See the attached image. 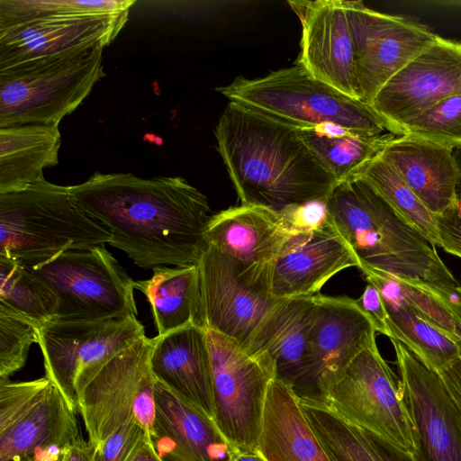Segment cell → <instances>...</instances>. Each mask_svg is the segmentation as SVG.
<instances>
[{
  "instance_id": "e0dca14e",
  "label": "cell",
  "mask_w": 461,
  "mask_h": 461,
  "mask_svg": "<svg viewBox=\"0 0 461 461\" xmlns=\"http://www.w3.org/2000/svg\"><path fill=\"white\" fill-rule=\"evenodd\" d=\"M302 24L296 64L314 78L359 100L347 1H288Z\"/></svg>"
},
{
  "instance_id": "4dcf8cb0",
  "label": "cell",
  "mask_w": 461,
  "mask_h": 461,
  "mask_svg": "<svg viewBox=\"0 0 461 461\" xmlns=\"http://www.w3.org/2000/svg\"><path fill=\"white\" fill-rule=\"evenodd\" d=\"M356 176L363 178L407 224L440 247L436 216L419 200L397 170L380 155Z\"/></svg>"
},
{
  "instance_id": "f1b7e54d",
  "label": "cell",
  "mask_w": 461,
  "mask_h": 461,
  "mask_svg": "<svg viewBox=\"0 0 461 461\" xmlns=\"http://www.w3.org/2000/svg\"><path fill=\"white\" fill-rule=\"evenodd\" d=\"M368 284L384 299L404 304L416 316L461 345V294L456 289L430 287L402 280L381 270L361 267Z\"/></svg>"
},
{
  "instance_id": "60d3db41",
  "label": "cell",
  "mask_w": 461,
  "mask_h": 461,
  "mask_svg": "<svg viewBox=\"0 0 461 461\" xmlns=\"http://www.w3.org/2000/svg\"><path fill=\"white\" fill-rule=\"evenodd\" d=\"M440 247L447 253L461 258V215L452 209L436 216Z\"/></svg>"
},
{
  "instance_id": "ac0fdd59",
  "label": "cell",
  "mask_w": 461,
  "mask_h": 461,
  "mask_svg": "<svg viewBox=\"0 0 461 461\" xmlns=\"http://www.w3.org/2000/svg\"><path fill=\"white\" fill-rule=\"evenodd\" d=\"M129 11L114 15L47 16L0 27V69L85 45H109Z\"/></svg>"
},
{
  "instance_id": "44dd1931",
  "label": "cell",
  "mask_w": 461,
  "mask_h": 461,
  "mask_svg": "<svg viewBox=\"0 0 461 461\" xmlns=\"http://www.w3.org/2000/svg\"><path fill=\"white\" fill-rule=\"evenodd\" d=\"M291 236L279 212L249 204L212 214L205 230L207 244L269 281L273 264Z\"/></svg>"
},
{
  "instance_id": "83f0119b",
  "label": "cell",
  "mask_w": 461,
  "mask_h": 461,
  "mask_svg": "<svg viewBox=\"0 0 461 461\" xmlns=\"http://www.w3.org/2000/svg\"><path fill=\"white\" fill-rule=\"evenodd\" d=\"M146 280L135 281L150 304L157 336L196 325L204 329L197 265L152 268Z\"/></svg>"
},
{
  "instance_id": "7bdbcfd3",
  "label": "cell",
  "mask_w": 461,
  "mask_h": 461,
  "mask_svg": "<svg viewBox=\"0 0 461 461\" xmlns=\"http://www.w3.org/2000/svg\"><path fill=\"white\" fill-rule=\"evenodd\" d=\"M366 433L372 441L381 461H426L419 447L412 453H406L370 433Z\"/></svg>"
},
{
  "instance_id": "277c9868",
  "label": "cell",
  "mask_w": 461,
  "mask_h": 461,
  "mask_svg": "<svg viewBox=\"0 0 461 461\" xmlns=\"http://www.w3.org/2000/svg\"><path fill=\"white\" fill-rule=\"evenodd\" d=\"M112 240L104 226L76 204L70 186L44 178L24 190L0 194V256L24 267Z\"/></svg>"
},
{
  "instance_id": "f546056e",
  "label": "cell",
  "mask_w": 461,
  "mask_h": 461,
  "mask_svg": "<svg viewBox=\"0 0 461 461\" xmlns=\"http://www.w3.org/2000/svg\"><path fill=\"white\" fill-rule=\"evenodd\" d=\"M296 131L312 153L338 182L356 176L379 156L395 136L391 132L364 134L330 123Z\"/></svg>"
},
{
  "instance_id": "5bb4252c",
  "label": "cell",
  "mask_w": 461,
  "mask_h": 461,
  "mask_svg": "<svg viewBox=\"0 0 461 461\" xmlns=\"http://www.w3.org/2000/svg\"><path fill=\"white\" fill-rule=\"evenodd\" d=\"M461 93V42L437 40L393 75L370 107L386 130L397 128L441 100Z\"/></svg>"
},
{
  "instance_id": "5b68a950",
  "label": "cell",
  "mask_w": 461,
  "mask_h": 461,
  "mask_svg": "<svg viewBox=\"0 0 461 461\" xmlns=\"http://www.w3.org/2000/svg\"><path fill=\"white\" fill-rule=\"evenodd\" d=\"M104 47L85 45L0 69V128L59 125L105 76Z\"/></svg>"
},
{
  "instance_id": "c3c4849f",
  "label": "cell",
  "mask_w": 461,
  "mask_h": 461,
  "mask_svg": "<svg viewBox=\"0 0 461 461\" xmlns=\"http://www.w3.org/2000/svg\"><path fill=\"white\" fill-rule=\"evenodd\" d=\"M440 4L450 5L457 6V7L461 8V0L443 1V2H440Z\"/></svg>"
},
{
  "instance_id": "d6a6232c",
  "label": "cell",
  "mask_w": 461,
  "mask_h": 461,
  "mask_svg": "<svg viewBox=\"0 0 461 461\" xmlns=\"http://www.w3.org/2000/svg\"><path fill=\"white\" fill-rule=\"evenodd\" d=\"M383 301L389 317L390 339L402 342L436 372L461 357L460 344L416 316L404 304L384 298Z\"/></svg>"
},
{
  "instance_id": "b9f144b4",
  "label": "cell",
  "mask_w": 461,
  "mask_h": 461,
  "mask_svg": "<svg viewBox=\"0 0 461 461\" xmlns=\"http://www.w3.org/2000/svg\"><path fill=\"white\" fill-rule=\"evenodd\" d=\"M461 419V357L437 372Z\"/></svg>"
},
{
  "instance_id": "3957f363",
  "label": "cell",
  "mask_w": 461,
  "mask_h": 461,
  "mask_svg": "<svg viewBox=\"0 0 461 461\" xmlns=\"http://www.w3.org/2000/svg\"><path fill=\"white\" fill-rule=\"evenodd\" d=\"M330 219L360 267L430 287L459 285L435 246L402 220L363 178L339 182L329 198Z\"/></svg>"
},
{
  "instance_id": "816d5d0a",
  "label": "cell",
  "mask_w": 461,
  "mask_h": 461,
  "mask_svg": "<svg viewBox=\"0 0 461 461\" xmlns=\"http://www.w3.org/2000/svg\"><path fill=\"white\" fill-rule=\"evenodd\" d=\"M31 461H35V460H31Z\"/></svg>"
},
{
  "instance_id": "f35d334b",
  "label": "cell",
  "mask_w": 461,
  "mask_h": 461,
  "mask_svg": "<svg viewBox=\"0 0 461 461\" xmlns=\"http://www.w3.org/2000/svg\"><path fill=\"white\" fill-rule=\"evenodd\" d=\"M279 214L293 235L315 231L330 221L327 201L324 200L291 205Z\"/></svg>"
},
{
  "instance_id": "681fc988",
  "label": "cell",
  "mask_w": 461,
  "mask_h": 461,
  "mask_svg": "<svg viewBox=\"0 0 461 461\" xmlns=\"http://www.w3.org/2000/svg\"><path fill=\"white\" fill-rule=\"evenodd\" d=\"M62 457H63V451H62L61 455L55 461H62Z\"/></svg>"
},
{
  "instance_id": "ba28073f",
  "label": "cell",
  "mask_w": 461,
  "mask_h": 461,
  "mask_svg": "<svg viewBox=\"0 0 461 461\" xmlns=\"http://www.w3.org/2000/svg\"><path fill=\"white\" fill-rule=\"evenodd\" d=\"M28 268L57 299L50 321L137 317L135 281L104 245L65 251Z\"/></svg>"
},
{
  "instance_id": "603a6c76",
  "label": "cell",
  "mask_w": 461,
  "mask_h": 461,
  "mask_svg": "<svg viewBox=\"0 0 461 461\" xmlns=\"http://www.w3.org/2000/svg\"><path fill=\"white\" fill-rule=\"evenodd\" d=\"M151 371L158 382L213 420L206 330L189 325L153 338Z\"/></svg>"
},
{
  "instance_id": "2e32d148",
  "label": "cell",
  "mask_w": 461,
  "mask_h": 461,
  "mask_svg": "<svg viewBox=\"0 0 461 461\" xmlns=\"http://www.w3.org/2000/svg\"><path fill=\"white\" fill-rule=\"evenodd\" d=\"M315 300L308 370L295 389L299 396H316L322 384L376 342L374 323L355 299L317 294Z\"/></svg>"
},
{
  "instance_id": "7c38bea8",
  "label": "cell",
  "mask_w": 461,
  "mask_h": 461,
  "mask_svg": "<svg viewBox=\"0 0 461 461\" xmlns=\"http://www.w3.org/2000/svg\"><path fill=\"white\" fill-rule=\"evenodd\" d=\"M197 267L204 329L245 348L278 301L271 294L269 281L210 244Z\"/></svg>"
},
{
  "instance_id": "8fae6325",
  "label": "cell",
  "mask_w": 461,
  "mask_h": 461,
  "mask_svg": "<svg viewBox=\"0 0 461 461\" xmlns=\"http://www.w3.org/2000/svg\"><path fill=\"white\" fill-rule=\"evenodd\" d=\"M152 347L153 339L145 336L138 339L108 361L82 392L77 412L84 421L87 441L96 450L132 419L150 437L157 383L150 367Z\"/></svg>"
},
{
  "instance_id": "ee69618b",
  "label": "cell",
  "mask_w": 461,
  "mask_h": 461,
  "mask_svg": "<svg viewBox=\"0 0 461 461\" xmlns=\"http://www.w3.org/2000/svg\"><path fill=\"white\" fill-rule=\"evenodd\" d=\"M62 461H96V449L81 438L63 450Z\"/></svg>"
},
{
  "instance_id": "1f68e13d",
  "label": "cell",
  "mask_w": 461,
  "mask_h": 461,
  "mask_svg": "<svg viewBox=\"0 0 461 461\" xmlns=\"http://www.w3.org/2000/svg\"><path fill=\"white\" fill-rule=\"evenodd\" d=\"M299 397L310 426L332 461H381L363 429L346 421L320 399Z\"/></svg>"
},
{
  "instance_id": "cb8c5ba5",
  "label": "cell",
  "mask_w": 461,
  "mask_h": 461,
  "mask_svg": "<svg viewBox=\"0 0 461 461\" xmlns=\"http://www.w3.org/2000/svg\"><path fill=\"white\" fill-rule=\"evenodd\" d=\"M315 309V295L278 300L244 348L249 354H267L275 363L276 376L294 390L308 370Z\"/></svg>"
},
{
  "instance_id": "9a60e30c",
  "label": "cell",
  "mask_w": 461,
  "mask_h": 461,
  "mask_svg": "<svg viewBox=\"0 0 461 461\" xmlns=\"http://www.w3.org/2000/svg\"><path fill=\"white\" fill-rule=\"evenodd\" d=\"M400 385L426 461H461V419L438 374L391 339Z\"/></svg>"
},
{
  "instance_id": "484cf974",
  "label": "cell",
  "mask_w": 461,
  "mask_h": 461,
  "mask_svg": "<svg viewBox=\"0 0 461 461\" xmlns=\"http://www.w3.org/2000/svg\"><path fill=\"white\" fill-rule=\"evenodd\" d=\"M257 452L266 461H332L310 426L294 386L277 376L267 391Z\"/></svg>"
},
{
  "instance_id": "836d02e7",
  "label": "cell",
  "mask_w": 461,
  "mask_h": 461,
  "mask_svg": "<svg viewBox=\"0 0 461 461\" xmlns=\"http://www.w3.org/2000/svg\"><path fill=\"white\" fill-rule=\"evenodd\" d=\"M0 305L39 326L52 319L57 299L28 267L0 256Z\"/></svg>"
},
{
  "instance_id": "8d00e7d4",
  "label": "cell",
  "mask_w": 461,
  "mask_h": 461,
  "mask_svg": "<svg viewBox=\"0 0 461 461\" xmlns=\"http://www.w3.org/2000/svg\"><path fill=\"white\" fill-rule=\"evenodd\" d=\"M38 325L26 317L0 305V379L22 369L30 348L38 343Z\"/></svg>"
},
{
  "instance_id": "74e56055",
  "label": "cell",
  "mask_w": 461,
  "mask_h": 461,
  "mask_svg": "<svg viewBox=\"0 0 461 461\" xmlns=\"http://www.w3.org/2000/svg\"><path fill=\"white\" fill-rule=\"evenodd\" d=\"M150 438L146 429L132 419L112 434L96 450V461H133Z\"/></svg>"
},
{
  "instance_id": "30bf717a",
  "label": "cell",
  "mask_w": 461,
  "mask_h": 461,
  "mask_svg": "<svg viewBox=\"0 0 461 461\" xmlns=\"http://www.w3.org/2000/svg\"><path fill=\"white\" fill-rule=\"evenodd\" d=\"M45 376L77 412L79 397L103 366L145 337L137 317L96 321H48L37 327Z\"/></svg>"
},
{
  "instance_id": "e575fe53",
  "label": "cell",
  "mask_w": 461,
  "mask_h": 461,
  "mask_svg": "<svg viewBox=\"0 0 461 461\" xmlns=\"http://www.w3.org/2000/svg\"><path fill=\"white\" fill-rule=\"evenodd\" d=\"M133 0H0V27L47 16L114 15Z\"/></svg>"
},
{
  "instance_id": "7402d4cb",
  "label": "cell",
  "mask_w": 461,
  "mask_h": 461,
  "mask_svg": "<svg viewBox=\"0 0 461 461\" xmlns=\"http://www.w3.org/2000/svg\"><path fill=\"white\" fill-rule=\"evenodd\" d=\"M76 413L50 381L32 405L0 429V461H55L82 438Z\"/></svg>"
},
{
  "instance_id": "d6986e66",
  "label": "cell",
  "mask_w": 461,
  "mask_h": 461,
  "mask_svg": "<svg viewBox=\"0 0 461 461\" xmlns=\"http://www.w3.org/2000/svg\"><path fill=\"white\" fill-rule=\"evenodd\" d=\"M351 267L360 263L330 219L315 231L289 238L273 264L270 292L278 300L312 296Z\"/></svg>"
},
{
  "instance_id": "4fadbf2b",
  "label": "cell",
  "mask_w": 461,
  "mask_h": 461,
  "mask_svg": "<svg viewBox=\"0 0 461 461\" xmlns=\"http://www.w3.org/2000/svg\"><path fill=\"white\" fill-rule=\"evenodd\" d=\"M360 101L370 104L382 86L438 35L411 18L347 1Z\"/></svg>"
},
{
  "instance_id": "9c48e42d",
  "label": "cell",
  "mask_w": 461,
  "mask_h": 461,
  "mask_svg": "<svg viewBox=\"0 0 461 461\" xmlns=\"http://www.w3.org/2000/svg\"><path fill=\"white\" fill-rule=\"evenodd\" d=\"M212 368L213 420L236 453H255L266 394L276 377L273 360L249 354L233 339L206 330Z\"/></svg>"
},
{
  "instance_id": "8992f818",
  "label": "cell",
  "mask_w": 461,
  "mask_h": 461,
  "mask_svg": "<svg viewBox=\"0 0 461 461\" xmlns=\"http://www.w3.org/2000/svg\"><path fill=\"white\" fill-rule=\"evenodd\" d=\"M216 91L231 103L295 129L330 123L369 135L389 132L370 105L314 78L298 64L262 77L240 76Z\"/></svg>"
},
{
  "instance_id": "f907efd6",
  "label": "cell",
  "mask_w": 461,
  "mask_h": 461,
  "mask_svg": "<svg viewBox=\"0 0 461 461\" xmlns=\"http://www.w3.org/2000/svg\"><path fill=\"white\" fill-rule=\"evenodd\" d=\"M458 290H459V293L461 294V285H458Z\"/></svg>"
},
{
  "instance_id": "bcb514c9",
  "label": "cell",
  "mask_w": 461,
  "mask_h": 461,
  "mask_svg": "<svg viewBox=\"0 0 461 461\" xmlns=\"http://www.w3.org/2000/svg\"><path fill=\"white\" fill-rule=\"evenodd\" d=\"M453 154L458 168V178L456 187V203L451 209L461 215V149H454Z\"/></svg>"
},
{
  "instance_id": "6da1fadb",
  "label": "cell",
  "mask_w": 461,
  "mask_h": 461,
  "mask_svg": "<svg viewBox=\"0 0 461 461\" xmlns=\"http://www.w3.org/2000/svg\"><path fill=\"white\" fill-rule=\"evenodd\" d=\"M70 191L111 232L110 245L140 267L197 265L207 246L208 199L183 177L95 172Z\"/></svg>"
},
{
  "instance_id": "4316f807",
  "label": "cell",
  "mask_w": 461,
  "mask_h": 461,
  "mask_svg": "<svg viewBox=\"0 0 461 461\" xmlns=\"http://www.w3.org/2000/svg\"><path fill=\"white\" fill-rule=\"evenodd\" d=\"M61 135L56 124L0 128V194L26 189L59 163Z\"/></svg>"
},
{
  "instance_id": "7dc6e473",
  "label": "cell",
  "mask_w": 461,
  "mask_h": 461,
  "mask_svg": "<svg viewBox=\"0 0 461 461\" xmlns=\"http://www.w3.org/2000/svg\"><path fill=\"white\" fill-rule=\"evenodd\" d=\"M231 461H266L258 452L236 453Z\"/></svg>"
},
{
  "instance_id": "52a82bcc",
  "label": "cell",
  "mask_w": 461,
  "mask_h": 461,
  "mask_svg": "<svg viewBox=\"0 0 461 461\" xmlns=\"http://www.w3.org/2000/svg\"><path fill=\"white\" fill-rule=\"evenodd\" d=\"M346 421L397 449H418L413 423L400 379L384 359L376 342L322 384L316 396Z\"/></svg>"
},
{
  "instance_id": "d4e9b609",
  "label": "cell",
  "mask_w": 461,
  "mask_h": 461,
  "mask_svg": "<svg viewBox=\"0 0 461 461\" xmlns=\"http://www.w3.org/2000/svg\"><path fill=\"white\" fill-rule=\"evenodd\" d=\"M380 156L435 216L454 207L458 168L452 149L408 136H394Z\"/></svg>"
},
{
  "instance_id": "f6af8a7d",
  "label": "cell",
  "mask_w": 461,
  "mask_h": 461,
  "mask_svg": "<svg viewBox=\"0 0 461 461\" xmlns=\"http://www.w3.org/2000/svg\"><path fill=\"white\" fill-rule=\"evenodd\" d=\"M133 461H163L158 456L152 441L149 438Z\"/></svg>"
},
{
  "instance_id": "7a4b0ae2",
  "label": "cell",
  "mask_w": 461,
  "mask_h": 461,
  "mask_svg": "<svg viewBox=\"0 0 461 461\" xmlns=\"http://www.w3.org/2000/svg\"><path fill=\"white\" fill-rule=\"evenodd\" d=\"M218 151L241 204L280 212L327 201L339 183L295 128L229 102L214 131Z\"/></svg>"
},
{
  "instance_id": "ab89813d",
  "label": "cell",
  "mask_w": 461,
  "mask_h": 461,
  "mask_svg": "<svg viewBox=\"0 0 461 461\" xmlns=\"http://www.w3.org/2000/svg\"><path fill=\"white\" fill-rule=\"evenodd\" d=\"M355 300L372 320L376 332L389 338V317L379 290L375 285L368 284L360 297Z\"/></svg>"
},
{
  "instance_id": "d590c367",
  "label": "cell",
  "mask_w": 461,
  "mask_h": 461,
  "mask_svg": "<svg viewBox=\"0 0 461 461\" xmlns=\"http://www.w3.org/2000/svg\"><path fill=\"white\" fill-rule=\"evenodd\" d=\"M394 135L422 140L452 150L461 149V93L406 121Z\"/></svg>"
},
{
  "instance_id": "ffe728a7",
  "label": "cell",
  "mask_w": 461,
  "mask_h": 461,
  "mask_svg": "<svg viewBox=\"0 0 461 461\" xmlns=\"http://www.w3.org/2000/svg\"><path fill=\"white\" fill-rule=\"evenodd\" d=\"M150 439L163 461H231L236 451L214 420L157 381Z\"/></svg>"
}]
</instances>
